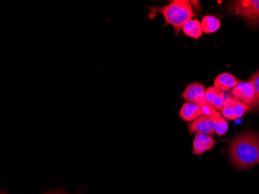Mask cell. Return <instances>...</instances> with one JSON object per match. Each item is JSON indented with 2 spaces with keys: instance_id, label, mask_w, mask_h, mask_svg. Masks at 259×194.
<instances>
[{
  "instance_id": "obj_1",
  "label": "cell",
  "mask_w": 259,
  "mask_h": 194,
  "mask_svg": "<svg viewBox=\"0 0 259 194\" xmlns=\"http://www.w3.org/2000/svg\"><path fill=\"white\" fill-rule=\"evenodd\" d=\"M228 154L231 163L246 169L259 165V134L244 131L231 141Z\"/></svg>"
},
{
  "instance_id": "obj_2",
  "label": "cell",
  "mask_w": 259,
  "mask_h": 194,
  "mask_svg": "<svg viewBox=\"0 0 259 194\" xmlns=\"http://www.w3.org/2000/svg\"><path fill=\"white\" fill-rule=\"evenodd\" d=\"M155 11L164 17V26H172L176 34H180L183 26L196 16L188 0H173L168 5L155 7Z\"/></svg>"
},
{
  "instance_id": "obj_3",
  "label": "cell",
  "mask_w": 259,
  "mask_h": 194,
  "mask_svg": "<svg viewBox=\"0 0 259 194\" xmlns=\"http://www.w3.org/2000/svg\"><path fill=\"white\" fill-rule=\"evenodd\" d=\"M230 13L244 19L251 27L259 26V0L234 1L228 7Z\"/></svg>"
},
{
  "instance_id": "obj_4",
  "label": "cell",
  "mask_w": 259,
  "mask_h": 194,
  "mask_svg": "<svg viewBox=\"0 0 259 194\" xmlns=\"http://www.w3.org/2000/svg\"><path fill=\"white\" fill-rule=\"evenodd\" d=\"M231 93L235 98L248 106L249 110H259V102L251 82H240L236 87L231 90Z\"/></svg>"
},
{
  "instance_id": "obj_5",
  "label": "cell",
  "mask_w": 259,
  "mask_h": 194,
  "mask_svg": "<svg viewBox=\"0 0 259 194\" xmlns=\"http://www.w3.org/2000/svg\"><path fill=\"white\" fill-rule=\"evenodd\" d=\"M248 110L249 109L248 106L241 103L238 99L228 96L224 102L221 112L225 119L234 121L241 118Z\"/></svg>"
},
{
  "instance_id": "obj_6",
  "label": "cell",
  "mask_w": 259,
  "mask_h": 194,
  "mask_svg": "<svg viewBox=\"0 0 259 194\" xmlns=\"http://www.w3.org/2000/svg\"><path fill=\"white\" fill-rule=\"evenodd\" d=\"M205 92H206V89L204 85L199 83H193L188 85L184 91L180 94V96L186 101L199 104V103L206 100Z\"/></svg>"
},
{
  "instance_id": "obj_7",
  "label": "cell",
  "mask_w": 259,
  "mask_h": 194,
  "mask_svg": "<svg viewBox=\"0 0 259 194\" xmlns=\"http://www.w3.org/2000/svg\"><path fill=\"white\" fill-rule=\"evenodd\" d=\"M189 132L190 135L193 133H202L208 135H212L215 134L214 122L212 118L209 117L201 116L195 120L194 121L188 126Z\"/></svg>"
},
{
  "instance_id": "obj_8",
  "label": "cell",
  "mask_w": 259,
  "mask_h": 194,
  "mask_svg": "<svg viewBox=\"0 0 259 194\" xmlns=\"http://www.w3.org/2000/svg\"><path fill=\"white\" fill-rule=\"evenodd\" d=\"M217 141L211 135L196 133L193 141V152L196 156H200L205 151L212 149Z\"/></svg>"
},
{
  "instance_id": "obj_9",
  "label": "cell",
  "mask_w": 259,
  "mask_h": 194,
  "mask_svg": "<svg viewBox=\"0 0 259 194\" xmlns=\"http://www.w3.org/2000/svg\"><path fill=\"white\" fill-rule=\"evenodd\" d=\"M179 115L183 121L193 122L201 116L202 110L199 105L196 103L187 102L183 103Z\"/></svg>"
},
{
  "instance_id": "obj_10",
  "label": "cell",
  "mask_w": 259,
  "mask_h": 194,
  "mask_svg": "<svg viewBox=\"0 0 259 194\" xmlns=\"http://www.w3.org/2000/svg\"><path fill=\"white\" fill-rule=\"evenodd\" d=\"M240 83L236 77L230 73H222L214 80V87L221 91L225 92L236 87Z\"/></svg>"
},
{
  "instance_id": "obj_11",
  "label": "cell",
  "mask_w": 259,
  "mask_h": 194,
  "mask_svg": "<svg viewBox=\"0 0 259 194\" xmlns=\"http://www.w3.org/2000/svg\"><path fill=\"white\" fill-rule=\"evenodd\" d=\"M205 98L217 110H221L225 100V92L221 91L215 87H209L205 92Z\"/></svg>"
},
{
  "instance_id": "obj_12",
  "label": "cell",
  "mask_w": 259,
  "mask_h": 194,
  "mask_svg": "<svg viewBox=\"0 0 259 194\" xmlns=\"http://www.w3.org/2000/svg\"><path fill=\"white\" fill-rule=\"evenodd\" d=\"M185 34L194 39H199L203 33V27L198 20H190L183 26Z\"/></svg>"
},
{
  "instance_id": "obj_13",
  "label": "cell",
  "mask_w": 259,
  "mask_h": 194,
  "mask_svg": "<svg viewBox=\"0 0 259 194\" xmlns=\"http://www.w3.org/2000/svg\"><path fill=\"white\" fill-rule=\"evenodd\" d=\"M211 118L214 122L215 134L218 136L225 135L229 128L227 120L218 112V110H215Z\"/></svg>"
},
{
  "instance_id": "obj_14",
  "label": "cell",
  "mask_w": 259,
  "mask_h": 194,
  "mask_svg": "<svg viewBox=\"0 0 259 194\" xmlns=\"http://www.w3.org/2000/svg\"><path fill=\"white\" fill-rule=\"evenodd\" d=\"M203 32L206 33H213L218 31L221 27V21L213 16H205L201 22Z\"/></svg>"
},
{
  "instance_id": "obj_15",
  "label": "cell",
  "mask_w": 259,
  "mask_h": 194,
  "mask_svg": "<svg viewBox=\"0 0 259 194\" xmlns=\"http://www.w3.org/2000/svg\"><path fill=\"white\" fill-rule=\"evenodd\" d=\"M250 82L252 83L254 90H255L256 96L259 102V70L251 77Z\"/></svg>"
}]
</instances>
